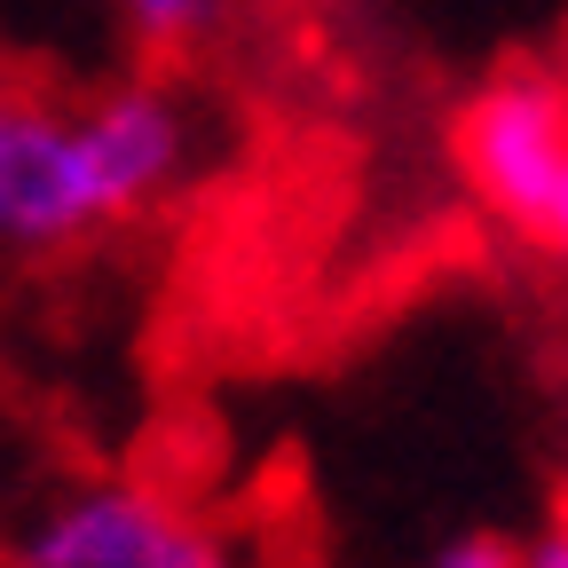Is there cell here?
<instances>
[{"label": "cell", "instance_id": "2", "mask_svg": "<svg viewBox=\"0 0 568 568\" xmlns=\"http://www.w3.org/2000/svg\"><path fill=\"white\" fill-rule=\"evenodd\" d=\"M450 159L489 230H506L545 268H568V71H489L450 119Z\"/></svg>", "mask_w": 568, "mask_h": 568}, {"label": "cell", "instance_id": "1", "mask_svg": "<svg viewBox=\"0 0 568 568\" xmlns=\"http://www.w3.org/2000/svg\"><path fill=\"white\" fill-rule=\"evenodd\" d=\"M190 111L159 80H119L88 103L0 80V253H63L103 237L190 174Z\"/></svg>", "mask_w": 568, "mask_h": 568}, {"label": "cell", "instance_id": "6", "mask_svg": "<svg viewBox=\"0 0 568 568\" xmlns=\"http://www.w3.org/2000/svg\"><path fill=\"white\" fill-rule=\"evenodd\" d=\"M521 568H568V521H552V529L521 537Z\"/></svg>", "mask_w": 568, "mask_h": 568}, {"label": "cell", "instance_id": "3", "mask_svg": "<svg viewBox=\"0 0 568 568\" xmlns=\"http://www.w3.org/2000/svg\"><path fill=\"white\" fill-rule=\"evenodd\" d=\"M17 568H245L197 506L142 481H71L17 529Z\"/></svg>", "mask_w": 568, "mask_h": 568}, {"label": "cell", "instance_id": "5", "mask_svg": "<svg viewBox=\"0 0 568 568\" xmlns=\"http://www.w3.org/2000/svg\"><path fill=\"white\" fill-rule=\"evenodd\" d=\"M426 568H521V537H497V529H474V537H450Z\"/></svg>", "mask_w": 568, "mask_h": 568}, {"label": "cell", "instance_id": "4", "mask_svg": "<svg viewBox=\"0 0 568 568\" xmlns=\"http://www.w3.org/2000/svg\"><path fill=\"white\" fill-rule=\"evenodd\" d=\"M230 9H237V0H111V17L151 48V55H182V48L213 40Z\"/></svg>", "mask_w": 568, "mask_h": 568}]
</instances>
